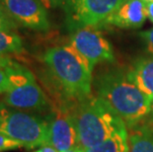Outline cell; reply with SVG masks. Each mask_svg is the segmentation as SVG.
Returning <instances> with one entry per match:
<instances>
[{"label": "cell", "instance_id": "3957f363", "mask_svg": "<svg viewBox=\"0 0 153 152\" xmlns=\"http://www.w3.org/2000/svg\"><path fill=\"white\" fill-rule=\"evenodd\" d=\"M44 61L66 94L78 101L91 95L92 70L70 44L48 48Z\"/></svg>", "mask_w": 153, "mask_h": 152}, {"label": "cell", "instance_id": "8992f818", "mask_svg": "<svg viewBox=\"0 0 153 152\" xmlns=\"http://www.w3.org/2000/svg\"><path fill=\"white\" fill-rule=\"evenodd\" d=\"M125 0H66V24L76 31L106 22Z\"/></svg>", "mask_w": 153, "mask_h": 152}, {"label": "cell", "instance_id": "5b68a950", "mask_svg": "<svg viewBox=\"0 0 153 152\" xmlns=\"http://www.w3.org/2000/svg\"><path fill=\"white\" fill-rule=\"evenodd\" d=\"M0 132L27 148L50 145L48 122L37 115L0 103Z\"/></svg>", "mask_w": 153, "mask_h": 152}, {"label": "cell", "instance_id": "ac0fdd59", "mask_svg": "<svg viewBox=\"0 0 153 152\" xmlns=\"http://www.w3.org/2000/svg\"><path fill=\"white\" fill-rule=\"evenodd\" d=\"M9 87H10V83H9L7 73L2 67H0V95L6 94L9 90Z\"/></svg>", "mask_w": 153, "mask_h": 152}, {"label": "cell", "instance_id": "8fae6325", "mask_svg": "<svg viewBox=\"0 0 153 152\" xmlns=\"http://www.w3.org/2000/svg\"><path fill=\"white\" fill-rule=\"evenodd\" d=\"M128 78L140 91L153 101V56L136 59L128 72Z\"/></svg>", "mask_w": 153, "mask_h": 152}, {"label": "cell", "instance_id": "4fadbf2b", "mask_svg": "<svg viewBox=\"0 0 153 152\" xmlns=\"http://www.w3.org/2000/svg\"><path fill=\"white\" fill-rule=\"evenodd\" d=\"M128 152H153V131L141 128L132 131L128 139Z\"/></svg>", "mask_w": 153, "mask_h": 152}, {"label": "cell", "instance_id": "30bf717a", "mask_svg": "<svg viewBox=\"0 0 153 152\" xmlns=\"http://www.w3.org/2000/svg\"><path fill=\"white\" fill-rule=\"evenodd\" d=\"M147 18V3L142 0H125L105 23L119 28H139Z\"/></svg>", "mask_w": 153, "mask_h": 152}, {"label": "cell", "instance_id": "7a4b0ae2", "mask_svg": "<svg viewBox=\"0 0 153 152\" xmlns=\"http://www.w3.org/2000/svg\"><path fill=\"white\" fill-rule=\"evenodd\" d=\"M72 115L77 129L78 146L83 150L126 131L123 119L99 97L90 95L79 100Z\"/></svg>", "mask_w": 153, "mask_h": 152}, {"label": "cell", "instance_id": "d6986e66", "mask_svg": "<svg viewBox=\"0 0 153 152\" xmlns=\"http://www.w3.org/2000/svg\"><path fill=\"white\" fill-rule=\"evenodd\" d=\"M45 8H56L63 5L66 0H40Z\"/></svg>", "mask_w": 153, "mask_h": 152}, {"label": "cell", "instance_id": "ffe728a7", "mask_svg": "<svg viewBox=\"0 0 153 152\" xmlns=\"http://www.w3.org/2000/svg\"><path fill=\"white\" fill-rule=\"evenodd\" d=\"M34 152H58L54 147H53L51 145H44L41 146V148H39L38 150H36Z\"/></svg>", "mask_w": 153, "mask_h": 152}, {"label": "cell", "instance_id": "6da1fadb", "mask_svg": "<svg viewBox=\"0 0 153 152\" xmlns=\"http://www.w3.org/2000/svg\"><path fill=\"white\" fill-rule=\"evenodd\" d=\"M95 86L99 98L125 122L135 124L151 112V101L128 78V73L119 70L106 71L96 78Z\"/></svg>", "mask_w": 153, "mask_h": 152}, {"label": "cell", "instance_id": "cb8c5ba5", "mask_svg": "<svg viewBox=\"0 0 153 152\" xmlns=\"http://www.w3.org/2000/svg\"><path fill=\"white\" fill-rule=\"evenodd\" d=\"M0 57H1V56H0Z\"/></svg>", "mask_w": 153, "mask_h": 152}, {"label": "cell", "instance_id": "5bb4252c", "mask_svg": "<svg viewBox=\"0 0 153 152\" xmlns=\"http://www.w3.org/2000/svg\"><path fill=\"white\" fill-rule=\"evenodd\" d=\"M24 50L21 38L15 32L0 31V56L20 53Z\"/></svg>", "mask_w": 153, "mask_h": 152}, {"label": "cell", "instance_id": "9c48e42d", "mask_svg": "<svg viewBox=\"0 0 153 152\" xmlns=\"http://www.w3.org/2000/svg\"><path fill=\"white\" fill-rule=\"evenodd\" d=\"M48 122L50 128V145L58 152H65L78 146L77 129L72 113L58 110Z\"/></svg>", "mask_w": 153, "mask_h": 152}, {"label": "cell", "instance_id": "e0dca14e", "mask_svg": "<svg viewBox=\"0 0 153 152\" xmlns=\"http://www.w3.org/2000/svg\"><path fill=\"white\" fill-rule=\"evenodd\" d=\"M142 38L143 42L146 44V48H147L148 53H151L153 56V28L149 29L147 31H144L139 34Z\"/></svg>", "mask_w": 153, "mask_h": 152}, {"label": "cell", "instance_id": "2e32d148", "mask_svg": "<svg viewBox=\"0 0 153 152\" xmlns=\"http://www.w3.org/2000/svg\"><path fill=\"white\" fill-rule=\"evenodd\" d=\"M21 147H24V145H23L21 142L6 136L5 134L0 132V152L14 150V149H18V148H21Z\"/></svg>", "mask_w": 153, "mask_h": 152}, {"label": "cell", "instance_id": "603a6c76", "mask_svg": "<svg viewBox=\"0 0 153 152\" xmlns=\"http://www.w3.org/2000/svg\"><path fill=\"white\" fill-rule=\"evenodd\" d=\"M151 113L153 114V101H152V103H151Z\"/></svg>", "mask_w": 153, "mask_h": 152}, {"label": "cell", "instance_id": "7402d4cb", "mask_svg": "<svg viewBox=\"0 0 153 152\" xmlns=\"http://www.w3.org/2000/svg\"><path fill=\"white\" fill-rule=\"evenodd\" d=\"M142 1H144L146 3H149V2H153V0H142Z\"/></svg>", "mask_w": 153, "mask_h": 152}, {"label": "cell", "instance_id": "277c9868", "mask_svg": "<svg viewBox=\"0 0 153 152\" xmlns=\"http://www.w3.org/2000/svg\"><path fill=\"white\" fill-rule=\"evenodd\" d=\"M0 67L7 73L10 87L5 94L6 105L22 111H42L48 103L34 74L6 56L0 57Z\"/></svg>", "mask_w": 153, "mask_h": 152}, {"label": "cell", "instance_id": "52a82bcc", "mask_svg": "<svg viewBox=\"0 0 153 152\" xmlns=\"http://www.w3.org/2000/svg\"><path fill=\"white\" fill-rule=\"evenodd\" d=\"M69 44L82 56L91 70H93L96 64L113 61L115 59L110 42L100 31L92 27L74 31L70 36Z\"/></svg>", "mask_w": 153, "mask_h": 152}, {"label": "cell", "instance_id": "ba28073f", "mask_svg": "<svg viewBox=\"0 0 153 152\" xmlns=\"http://www.w3.org/2000/svg\"><path fill=\"white\" fill-rule=\"evenodd\" d=\"M3 9L16 24L34 31L51 27L47 8L40 0H0Z\"/></svg>", "mask_w": 153, "mask_h": 152}, {"label": "cell", "instance_id": "7c38bea8", "mask_svg": "<svg viewBox=\"0 0 153 152\" xmlns=\"http://www.w3.org/2000/svg\"><path fill=\"white\" fill-rule=\"evenodd\" d=\"M83 152H128V131L113 135L97 145L84 149Z\"/></svg>", "mask_w": 153, "mask_h": 152}, {"label": "cell", "instance_id": "9a60e30c", "mask_svg": "<svg viewBox=\"0 0 153 152\" xmlns=\"http://www.w3.org/2000/svg\"><path fill=\"white\" fill-rule=\"evenodd\" d=\"M16 29H17V24L9 17L0 3V31L15 32Z\"/></svg>", "mask_w": 153, "mask_h": 152}, {"label": "cell", "instance_id": "44dd1931", "mask_svg": "<svg viewBox=\"0 0 153 152\" xmlns=\"http://www.w3.org/2000/svg\"><path fill=\"white\" fill-rule=\"evenodd\" d=\"M147 13H148V19L153 23V2L147 3Z\"/></svg>", "mask_w": 153, "mask_h": 152}]
</instances>
